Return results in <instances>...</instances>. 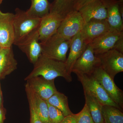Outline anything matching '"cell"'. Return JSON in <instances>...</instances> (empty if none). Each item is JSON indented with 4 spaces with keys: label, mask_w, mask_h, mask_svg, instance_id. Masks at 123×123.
<instances>
[{
    "label": "cell",
    "mask_w": 123,
    "mask_h": 123,
    "mask_svg": "<svg viewBox=\"0 0 123 123\" xmlns=\"http://www.w3.org/2000/svg\"><path fill=\"white\" fill-rule=\"evenodd\" d=\"M31 72L25 80L33 77L41 76L47 80H55L57 77L64 78L68 82L72 81L71 75L68 72L65 62L50 59L41 55L34 64Z\"/></svg>",
    "instance_id": "cell-1"
},
{
    "label": "cell",
    "mask_w": 123,
    "mask_h": 123,
    "mask_svg": "<svg viewBox=\"0 0 123 123\" xmlns=\"http://www.w3.org/2000/svg\"><path fill=\"white\" fill-rule=\"evenodd\" d=\"M13 26L14 33L13 44H16L31 34L38 30L41 18L31 17L26 11L19 8L15 10Z\"/></svg>",
    "instance_id": "cell-2"
},
{
    "label": "cell",
    "mask_w": 123,
    "mask_h": 123,
    "mask_svg": "<svg viewBox=\"0 0 123 123\" xmlns=\"http://www.w3.org/2000/svg\"><path fill=\"white\" fill-rule=\"evenodd\" d=\"M71 39H65L56 33L46 42L40 43L42 55L50 59L65 62Z\"/></svg>",
    "instance_id": "cell-3"
},
{
    "label": "cell",
    "mask_w": 123,
    "mask_h": 123,
    "mask_svg": "<svg viewBox=\"0 0 123 123\" xmlns=\"http://www.w3.org/2000/svg\"><path fill=\"white\" fill-rule=\"evenodd\" d=\"M78 80L81 83L84 91L92 95L103 105L115 107L123 109L111 99L102 86L91 75L77 74Z\"/></svg>",
    "instance_id": "cell-4"
},
{
    "label": "cell",
    "mask_w": 123,
    "mask_h": 123,
    "mask_svg": "<svg viewBox=\"0 0 123 123\" xmlns=\"http://www.w3.org/2000/svg\"><path fill=\"white\" fill-rule=\"evenodd\" d=\"M91 75L99 82L111 99L123 110V92L116 86L114 80L100 66L97 67Z\"/></svg>",
    "instance_id": "cell-5"
},
{
    "label": "cell",
    "mask_w": 123,
    "mask_h": 123,
    "mask_svg": "<svg viewBox=\"0 0 123 123\" xmlns=\"http://www.w3.org/2000/svg\"><path fill=\"white\" fill-rule=\"evenodd\" d=\"M95 55L99 59L101 68L113 80L117 74L123 72V53L113 49Z\"/></svg>",
    "instance_id": "cell-6"
},
{
    "label": "cell",
    "mask_w": 123,
    "mask_h": 123,
    "mask_svg": "<svg viewBox=\"0 0 123 123\" xmlns=\"http://www.w3.org/2000/svg\"><path fill=\"white\" fill-rule=\"evenodd\" d=\"M85 24L79 11L74 10L63 19L56 33L65 39H71L81 31Z\"/></svg>",
    "instance_id": "cell-7"
},
{
    "label": "cell",
    "mask_w": 123,
    "mask_h": 123,
    "mask_svg": "<svg viewBox=\"0 0 123 123\" xmlns=\"http://www.w3.org/2000/svg\"><path fill=\"white\" fill-rule=\"evenodd\" d=\"M107 11V18L111 31H123V0H101Z\"/></svg>",
    "instance_id": "cell-8"
},
{
    "label": "cell",
    "mask_w": 123,
    "mask_h": 123,
    "mask_svg": "<svg viewBox=\"0 0 123 123\" xmlns=\"http://www.w3.org/2000/svg\"><path fill=\"white\" fill-rule=\"evenodd\" d=\"M99 66V59L95 55L91 45L89 44L86 45L84 53L75 62L72 73H75L76 75H91L95 69Z\"/></svg>",
    "instance_id": "cell-9"
},
{
    "label": "cell",
    "mask_w": 123,
    "mask_h": 123,
    "mask_svg": "<svg viewBox=\"0 0 123 123\" xmlns=\"http://www.w3.org/2000/svg\"><path fill=\"white\" fill-rule=\"evenodd\" d=\"M38 30L15 44L26 55L29 61L33 64L37 61L42 53Z\"/></svg>",
    "instance_id": "cell-10"
},
{
    "label": "cell",
    "mask_w": 123,
    "mask_h": 123,
    "mask_svg": "<svg viewBox=\"0 0 123 123\" xmlns=\"http://www.w3.org/2000/svg\"><path fill=\"white\" fill-rule=\"evenodd\" d=\"M63 19L60 15L54 12H49L41 18L38 30L40 43L46 42L57 33Z\"/></svg>",
    "instance_id": "cell-11"
},
{
    "label": "cell",
    "mask_w": 123,
    "mask_h": 123,
    "mask_svg": "<svg viewBox=\"0 0 123 123\" xmlns=\"http://www.w3.org/2000/svg\"><path fill=\"white\" fill-rule=\"evenodd\" d=\"M54 80H47L38 76L27 80L26 84L35 94L47 101L57 91Z\"/></svg>",
    "instance_id": "cell-12"
},
{
    "label": "cell",
    "mask_w": 123,
    "mask_h": 123,
    "mask_svg": "<svg viewBox=\"0 0 123 123\" xmlns=\"http://www.w3.org/2000/svg\"><path fill=\"white\" fill-rule=\"evenodd\" d=\"M14 15V14L0 10V45L2 48H11L13 44Z\"/></svg>",
    "instance_id": "cell-13"
},
{
    "label": "cell",
    "mask_w": 123,
    "mask_h": 123,
    "mask_svg": "<svg viewBox=\"0 0 123 123\" xmlns=\"http://www.w3.org/2000/svg\"><path fill=\"white\" fill-rule=\"evenodd\" d=\"M111 30L106 19L91 20L85 24L81 31L86 45Z\"/></svg>",
    "instance_id": "cell-14"
},
{
    "label": "cell",
    "mask_w": 123,
    "mask_h": 123,
    "mask_svg": "<svg viewBox=\"0 0 123 123\" xmlns=\"http://www.w3.org/2000/svg\"><path fill=\"white\" fill-rule=\"evenodd\" d=\"M123 36V31L110 30L95 39L90 44L95 55H99L114 49L117 42Z\"/></svg>",
    "instance_id": "cell-15"
},
{
    "label": "cell",
    "mask_w": 123,
    "mask_h": 123,
    "mask_svg": "<svg viewBox=\"0 0 123 123\" xmlns=\"http://www.w3.org/2000/svg\"><path fill=\"white\" fill-rule=\"evenodd\" d=\"M85 24L91 20H105L107 11L101 0H96L89 3L79 10Z\"/></svg>",
    "instance_id": "cell-16"
},
{
    "label": "cell",
    "mask_w": 123,
    "mask_h": 123,
    "mask_svg": "<svg viewBox=\"0 0 123 123\" xmlns=\"http://www.w3.org/2000/svg\"><path fill=\"white\" fill-rule=\"evenodd\" d=\"M86 45L84 43L81 31L72 39L70 52L65 62L68 72L71 75L74 65L85 50Z\"/></svg>",
    "instance_id": "cell-17"
},
{
    "label": "cell",
    "mask_w": 123,
    "mask_h": 123,
    "mask_svg": "<svg viewBox=\"0 0 123 123\" xmlns=\"http://www.w3.org/2000/svg\"><path fill=\"white\" fill-rule=\"evenodd\" d=\"M17 65L12 47L2 48L0 51V79L16 70Z\"/></svg>",
    "instance_id": "cell-18"
},
{
    "label": "cell",
    "mask_w": 123,
    "mask_h": 123,
    "mask_svg": "<svg viewBox=\"0 0 123 123\" xmlns=\"http://www.w3.org/2000/svg\"><path fill=\"white\" fill-rule=\"evenodd\" d=\"M86 104L94 123H105L102 113V105L92 95L84 91Z\"/></svg>",
    "instance_id": "cell-19"
},
{
    "label": "cell",
    "mask_w": 123,
    "mask_h": 123,
    "mask_svg": "<svg viewBox=\"0 0 123 123\" xmlns=\"http://www.w3.org/2000/svg\"><path fill=\"white\" fill-rule=\"evenodd\" d=\"M30 8L26 11L31 17L42 18L50 12V5L48 0H31Z\"/></svg>",
    "instance_id": "cell-20"
},
{
    "label": "cell",
    "mask_w": 123,
    "mask_h": 123,
    "mask_svg": "<svg viewBox=\"0 0 123 123\" xmlns=\"http://www.w3.org/2000/svg\"><path fill=\"white\" fill-rule=\"evenodd\" d=\"M46 101L61 111L65 117L73 114L69 107L68 97L63 93L57 91Z\"/></svg>",
    "instance_id": "cell-21"
},
{
    "label": "cell",
    "mask_w": 123,
    "mask_h": 123,
    "mask_svg": "<svg viewBox=\"0 0 123 123\" xmlns=\"http://www.w3.org/2000/svg\"><path fill=\"white\" fill-rule=\"evenodd\" d=\"M76 0H54L50 5V12L59 14L64 18L68 14L74 11Z\"/></svg>",
    "instance_id": "cell-22"
},
{
    "label": "cell",
    "mask_w": 123,
    "mask_h": 123,
    "mask_svg": "<svg viewBox=\"0 0 123 123\" xmlns=\"http://www.w3.org/2000/svg\"><path fill=\"white\" fill-rule=\"evenodd\" d=\"M115 107L103 105L102 113L105 123H123V113Z\"/></svg>",
    "instance_id": "cell-23"
},
{
    "label": "cell",
    "mask_w": 123,
    "mask_h": 123,
    "mask_svg": "<svg viewBox=\"0 0 123 123\" xmlns=\"http://www.w3.org/2000/svg\"><path fill=\"white\" fill-rule=\"evenodd\" d=\"M34 95L36 109L40 119L43 123H50L47 101L42 99L34 93Z\"/></svg>",
    "instance_id": "cell-24"
},
{
    "label": "cell",
    "mask_w": 123,
    "mask_h": 123,
    "mask_svg": "<svg viewBox=\"0 0 123 123\" xmlns=\"http://www.w3.org/2000/svg\"><path fill=\"white\" fill-rule=\"evenodd\" d=\"M25 91L30 106V123H43L39 118L36 112L34 92L26 84L25 85Z\"/></svg>",
    "instance_id": "cell-25"
},
{
    "label": "cell",
    "mask_w": 123,
    "mask_h": 123,
    "mask_svg": "<svg viewBox=\"0 0 123 123\" xmlns=\"http://www.w3.org/2000/svg\"><path fill=\"white\" fill-rule=\"evenodd\" d=\"M48 105L49 116L50 123H60L64 118L61 111L47 102Z\"/></svg>",
    "instance_id": "cell-26"
},
{
    "label": "cell",
    "mask_w": 123,
    "mask_h": 123,
    "mask_svg": "<svg viewBox=\"0 0 123 123\" xmlns=\"http://www.w3.org/2000/svg\"><path fill=\"white\" fill-rule=\"evenodd\" d=\"M77 123H94L86 104L80 112L77 114Z\"/></svg>",
    "instance_id": "cell-27"
},
{
    "label": "cell",
    "mask_w": 123,
    "mask_h": 123,
    "mask_svg": "<svg viewBox=\"0 0 123 123\" xmlns=\"http://www.w3.org/2000/svg\"><path fill=\"white\" fill-rule=\"evenodd\" d=\"M95 0H76L74 5V10L78 11L82 7Z\"/></svg>",
    "instance_id": "cell-28"
},
{
    "label": "cell",
    "mask_w": 123,
    "mask_h": 123,
    "mask_svg": "<svg viewBox=\"0 0 123 123\" xmlns=\"http://www.w3.org/2000/svg\"><path fill=\"white\" fill-rule=\"evenodd\" d=\"M60 123H77V114H72L65 117L63 120Z\"/></svg>",
    "instance_id": "cell-29"
},
{
    "label": "cell",
    "mask_w": 123,
    "mask_h": 123,
    "mask_svg": "<svg viewBox=\"0 0 123 123\" xmlns=\"http://www.w3.org/2000/svg\"><path fill=\"white\" fill-rule=\"evenodd\" d=\"M114 49L123 53V36L120 38L117 42Z\"/></svg>",
    "instance_id": "cell-30"
},
{
    "label": "cell",
    "mask_w": 123,
    "mask_h": 123,
    "mask_svg": "<svg viewBox=\"0 0 123 123\" xmlns=\"http://www.w3.org/2000/svg\"><path fill=\"white\" fill-rule=\"evenodd\" d=\"M5 118V112L3 108L0 107V123H4Z\"/></svg>",
    "instance_id": "cell-31"
},
{
    "label": "cell",
    "mask_w": 123,
    "mask_h": 123,
    "mask_svg": "<svg viewBox=\"0 0 123 123\" xmlns=\"http://www.w3.org/2000/svg\"><path fill=\"white\" fill-rule=\"evenodd\" d=\"M2 93L1 89L0 84V107H2Z\"/></svg>",
    "instance_id": "cell-32"
},
{
    "label": "cell",
    "mask_w": 123,
    "mask_h": 123,
    "mask_svg": "<svg viewBox=\"0 0 123 123\" xmlns=\"http://www.w3.org/2000/svg\"><path fill=\"white\" fill-rule=\"evenodd\" d=\"M2 1H3V0H0V5L2 3Z\"/></svg>",
    "instance_id": "cell-33"
},
{
    "label": "cell",
    "mask_w": 123,
    "mask_h": 123,
    "mask_svg": "<svg viewBox=\"0 0 123 123\" xmlns=\"http://www.w3.org/2000/svg\"><path fill=\"white\" fill-rule=\"evenodd\" d=\"M2 49V47H1V46L0 45V51H1V49Z\"/></svg>",
    "instance_id": "cell-34"
},
{
    "label": "cell",
    "mask_w": 123,
    "mask_h": 123,
    "mask_svg": "<svg viewBox=\"0 0 123 123\" xmlns=\"http://www.w3.org/2000/svg\"></svg>",
    "instance_id": "cell-35"
}]
</instances>
